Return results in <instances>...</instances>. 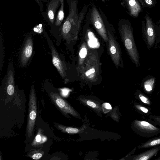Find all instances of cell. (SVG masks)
<instances>
[{
  "instance_id": "6da1fadb",
  "label": "cell",
  "mask_w": 160,
  "mask_h": 160,
  "mask_svg": "<svg viewBox=\"0 0 160 160\" xmlns=\"http://www.w3.org/2000/svg\"><path fill=\"white\" fill-rule=\"evenodd\" d=\"M101 63L95 50L91 49L84 67L80 73L81 78L86 82L96 81L100 74Z\"/></svg>"
},
{
  "instance_id": "7a4b0ae2",
  "label": "cell",
  "mask_w": 160,
  "mask_h": 160,
  "mask_svg": "<svg viewBox=\"0 0 160 160\" xmlns=\"http://www.w3.org/2000/svg\"><path fill=\"white\" fill-rule=\"evenodd\" d=\"M119 33L121 40L130 59L136 67L140 64V56L131 27L125 24L121 25Z\"/></svg>"
},
{
  "instance_id": "3957f363",
  "label": "cell",
  "mask_w": 160,
  "mask_h": 160,
  "mask_svg": "<svg viewBox=\"0 0 160 160\" xmlns=\"http://www.w3.org/2000/svg\"><path fill=\"white\" fill-rule=\"evenodd\" d=\"M108 41V49L109 54L116 67H123L121 50L116 38L113 32L107 29Z\"/></svg>"
},
{
  "instance_id": "277c9868",
  "label": "cell",
  "mask_w": 160,
  "mask_h": 160,
  "mask_svg": "<svg viewBox=\"0 0 160 160\" xmlns=\"http://www.w3.org/2000/svg\"><path fill=\"white\" fill-rule=\"evenodd\" d=\"M131 128L137 135L144 138L152 137L160 133V128L148 121L134 120Z\"/></svg>"
},
{
  "instance_id": "5b68a950",
  "label": "cell",
  "mask_w": 160,
  "mask_h": 160,
  "mask_svg": "<svg viewBox=\"0 0 160 160\" xmlns=\"http://www.w3.org/2000/svg\"><path fill=\"white\" fill-rule=\"evenodd\" d=\"M37 112V105L35 91L32 86L30 93L28 118L27 124V133L30 138L33 133L35 125Z\"/></svg>"
},
{
  "instance_id": "8992f818",
  "label": "cell",
  "mask_w": 160,
  "mask_h": 160,
  "mask_svg": "<svg viewBox=\"0 0 160 160\" xmlns=\"http://www.w3.org/2000/svg\"><path fill=\"white\" fill-rule=\"evenodd\" d=\"M92 22L98 34L107 43L108 38L107 29L97 9L93 5L91 15Z\"/></svg>"
},
{
  "instance_id": "52a82bcc",
  "label": "cell",
  "mask_w": 160,
  "mask_h": 160,
  "mask_svg": "<svg viewBox=\"0 0 160 160\" xmlns=\"http://www.w3.org/2000/svg\"><path fill=\"white\" fill-rule=\"evenodd\" d=\"M146 23L143 29V38L148 49L154 47L156 42V34L153 22L149 16H146Z\"/></svg>"
},
{
  "instance_id": "ba28073f",
  "label": "cell",
  "mask_w": 160,
  "mask_h": 160,
  "mask_svg": "<svg viewBox=\"0 0 160 160\" xmlns=\"http://www.w3.org/2000/svg\"><path fill=\"white\" fill-rule=\"evenodd\" d=\"M50 96L54 103L65 115L69 113L75 117L79 118L75 110L58 93L51 92Z\"/></svg>"
},
{
  "instance_id": "9c48e42d",
  "label": "cell",
  "mask_w": 160,
  "mask_h": 160,
  "mask_svg": "<svg viewBox=\"0 0 160 160\" xmlns=\"http://www.w3.org/2000/svg\"><path fill=\"white\" fill-rule=\"evenodd\" d=\"M91 49L87 43L83 42L81 45L78 52L77 70L79 74L82 71L88 58Z\"/></svg>"
},
{
  "instance_id": "30bf717a",
  "label": "cell",
  "mask_w": 160,
  "mask_h": 160,
  "mask_svg": "<svg viewBox=\"0 0 160 160\" xmlns=\"http://www.w3.org/2000/svg\"><path fill=\"white\" fill-rule=\"evenodd\" d=\"M49 47L51 48L52 56V62L54 66L57 68L62 78L66 76V73L63 63L53 44H51V40H48Z\"/></svg>"
},
{
  "instance_id": "8fae6325",
  "label": "cell",
  "mask_w": 160,
  "mask_h": 160,
  "mask_svg": "<svg viewBox=\"0 0 160 160\" xmlns=\"http://www.w3.org/2000/svg\"><path fill=\"white\" fill-rule=\"evenodd\" d=\"M32 40L31 38H29L25 42L21 53L20 61L23 66L26 65L32 55Z\"/></svg>"
},
{
  "instance_id": "7c38bea8",
  "label": "cell",
  "mask_w": 160,
  "mask_h": 160,
  "mask_svg": "<svg viewBox=\"0 0 160 160\" xmlns=\"http://www.w3.org/2000/svg\"><path fill=\"white\" fill-rule=\"evenodd\" d=\"M160 150V146L153 147L152 148L132 157L133 160H149L156 156Z\"/></svg>"
},
{
  "instance_id": "4fadbf2b",
  "label": "cell",
  "mask_w": 160,
  "mask_h": 160,
  "mask_svg": "<svg viewBox=\"0 0 160 160\" xmlns=\"http://www.w3.org/2000/svg\"><path fill=\"white\" fill-rule=\"evenodd\" d=\"M128 6L131 15L137 17L141 8L138 0H125Z\"/></svg>"
},
{
  "instance_id": "5bb4252c",
  "label": "cell",
  "mask_w": 160,
  "mask_h": 160,
  "mask_svg": "<svg viewBox=\"0 0 160 160\" xmlns=\"http://www.w3.org/2000/svg\"><path fill=\"white\" fill-rule=\"evenodd\" d=\"M160 145V136L155 137L141 143L138 146L139 149L152 148Z\"/></svg>"
},
{
  "instance_id": "9a60e30c",
  "label": "cell",
  "mask_w": 160,
  "mask_h": 160,
  "mask_svg": "<svg viewBox=\"0 0 160 160\" xmlns=\"http://www.w3.org/2000/svg\"><path fill=\"white\" fill-rule=\"evenodd\" d=\"M80 100L85 105L97 111H102V107L100 103L96 100L86 98H81Z\"/></svg>"
},
{
  "instance_id": "2e32d148",
  "label": "cell",
  "mask_w": 160,
  "mask_h": 160,
  "mask_svg": "<svg viewBox=\"0 0 160 160\" xmlns=\"http://www.w3.org/2000/svg\"><path fill=\"white\" fill-rule=\"evenodd\" d=\"M155 78L152 77L146 80L143 83V87L144 90L148 93L151 92L153 89Z\"/></svg>"
},
{
  "instance_id": "e0dca14e",
  "label": "cell",
  "mask_w": 160,
  "mask_h": 160,
  "mask_svg": "<svg viewBox=\"0 0 160 160\" xmlns=\"http://www.w3.org/2000/svg\"><path fill=\"white\" fill-rule=\"evenodd\" d=\"M136 96L138 99L141 102L145 104L150 106L152 103L149 98L142 93L140 90H138L136 93Z\"/></svg>"
},
{
  "instance_id": "ac0fdd59",
  "label": "cell",
  "mask_w": 160,
  "mask_h": 160,
  "mask_svg": "<svg viewBox=\"0 0 160 160\" xmlns=\"http://www.w3.org/2000/svg\"><path fill=\"white\" fill-rule=\"evenodd\" d=\"M57 128L62 132L69 134L78 133L81 131V129L73 127H67L61 124H58Z\"/></svg>"
},
{
  "instance_id": "d6986e66",
  "label": "cell",
  "mask_w": 160,
  "mask_h": 160,
  "mask_svg": "<svg viewBox=\"0 0 160 160\" xmlns=\"http://www.w3.org/2000/svg\"><path fill=\"white\" fill-rule=\"evenodd\" d=\"M134 105L136 110L140 114L149 116L151 114L150 109L141 104L136 103Z\"/></svg>"
},
{
  "instance_id": "ffe728a7",
  "label": "cell",
  "mask_w": 160,
  "mask_h": 160,
  "mask_svg": "<svg viewBox=\"0 0 160 160\" xmlns=\"http://www.w3.org/2000/svg\"><path fill=\"white\" fill-rule=\"evenodd\" d=\"M41 131L38 130V134L32 142V146H36L44 142L47 140V138L45 136L42 135Z\"/></svg>"
},
{
  "instance_id": "44dd1931",
  "label": "cell",
  "mask_w": 160,
  "mask_h": 160,
  "mask_svg": "<svg viewBox=\"0 0 160 160\" xmlns=\"http://www.w3.org/2000/svg\"><path fill=\"white\" fill-rule=\"evenodd\" d=\"M13 75L12 74H9L8 78V84L7 87V92L10 95H12L14 92V88L13 83Z\"/></svg>"
},
{
  "instance_id": "7402d4cb",
  "label": "cell",
  "mask_w": 160,
  "mask_h": 160,
  "mask_svg": "<svg viewBox=\"0 0 160 160\" xmlns=\"http://www.w3.org/2000/svg\"><path fill=\"white\" fill-rule=\"evenodd\" d=\"M148 121L154 125L160 126V116L150 115L148 119Z\"/></svg>"
},
{
  "instance_id": "603a6c76",
  "label": "cell",
  "mask_w": 160,
  "mask_h": 160,
  "mask_svg": "<svg viewBox=\"0 0 160 160\" xmlns=\"http://www.w3.org/2000/svg\"><path fill=\"white\" fill-rule=\"evenodd\" d=\"M62 31L65 34H68L70 32H71L72 34L71 26L70 22L68 20L65 22L63 24L62 27Z\"/></svg>"
},
{
  "instance_id": "cb8c5ba5",
  "label": "cell",
  "mask_w": 160,
  "mask_h": 160,
  "mask_svg": "<svg viewBox=\"0 0 160 160\" xmlns=\"http://www.w3.org/2000/svg\"><path fill=\"white\" fill-rule=\"evenodd\" d=\"M101 107L102 110L104 113H106L109 112L112 109L111 105L109 103L107 102L103 103Z\"/></svg>"
},
{
  "instance_id": "d4e9b609",
  "label": "cell",
  "mask_w": 160,
  "mask_h": 160,
  "mask_svg": "<svg viewBox=\"0 0 160 160\" xmlns=\"http://www.w3.org/2000/svg\"><path fill=\"white\" fill-rule=\"evenodd\" d=\"M42 156V154L41 153H37L33 154L32 158L35 160H39L41 158Z\"/></svg>"
},
{
  "instance_id": "484cf974",
  "label": "cell",
  "mask_w": 160,
  "mask_h": 160,
  "mask_svg": "<svg viewBox=\"0 0 160 160\" xmlns=\"http://www.w3.org/2000/svg\"><path fill=\"white\" fill-rule=\"evenodd\" d=\"M64 17L63 12L62 11H60L58 13V18L60 20H62Z\"/></svg>"
},
{
  "instance_id": "4316f807",
  "label": "cell",
  "mask_w": 160,
  "mask_h": 160,
  "mask_svg": "<svg viewBox=\"0 0 160 160\" xmlns=\"http://www.w3.org/2000/svg\"><path fill=\"white\" fill-rule=\"evenodd\" d=\"M159 43H160V35L159 37L156 39L155 43L154 46V48H156L157 47Z\"/></svg>"
},
{
  "instance_id": "83f0119b",
  "label": "cell",
  "mask_w": 160,
  "mask_h": 160,
  "mask_svg": "<svg viewBox=\"0 0 160 160\" xmlns=\"http://www.w3.org/2000/svg\"><path fill=\"white\" fill-rule=\"evenodd\" d=\"M48 15L50 19H52L54 18V14L52 11L50 10L48 12Z\"/></svg>"
},
{
  "instance_id": "f1b7e54d",
  "label": "cell",
  "mask_w": 160,
  "mask_h": 160,
  "mask_svg": "<svg viewBox=\"0 0 160 160\" xmlns=\"http://www.w3.org/2000/svg\"><path fill=\"white\" fill-rule=\"evenodd\" d=\"M111 115L112 117V118H113L115 120H118V117L116 113H114V112H112V113Z\"/></svg>"
},
{
  "instance_id": "f546056e",
  "label": "cell",
  "mask_w": 160,
  "mask_h": 160,
  "mask_svg": "<svg viewBox=\"0 0 160 160\" xmlns=\"http://www.w3.org/2000/svg\"><path fill=\"white\" fill-rule=\"evenodd\" d=\"M146 3L148 5H151L152 4V0H144Z\"/></svg>"
},
{
  "instance_id": "4dcf8cb0",
  "label": "cell",
  "mask_w": 160,
  "mask_h": 160,
  "mask_svg": "<svg viewBox=\"0 0 160 160\" xmlns=\"http://www.w3.org/2000/svg\"><path fill=\"white\" fill-rule=\"evenodd\" d=\"M155 160H160V156L158 157Z\"/></svg>"
},
{
  "instance_id": "1f68e13d",
  "label": "cell",
  "mask_w": 160,
  "mask_h": 160,
  "mask_svg": "<svg viewBox=\"0 0 160 160\" xmlns=\"http://www.w3.org/2000/svg\"><path fill=\"white\" fill-rule=\"evenodd\" d=\"M39 27H42V24H39Z\"/></svg>"
},
{
  "instance_id": "d6a6232c",
  "label": "cell",
  "mask_w": 160,
  "mask_h": 160,
  "mask_svg": "<svg viewBox=\"0 0 160 160\" xmlns=\"http://www.w3.org/2000/svg\"></svg>"
}]
</instances>
